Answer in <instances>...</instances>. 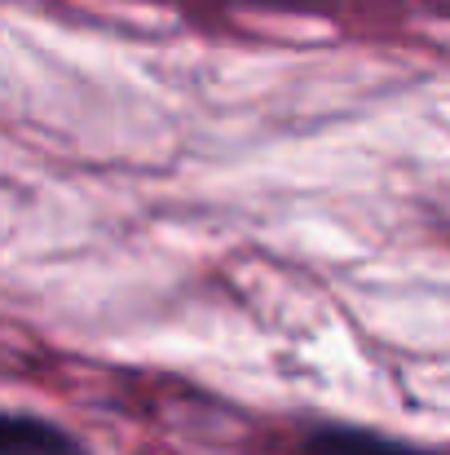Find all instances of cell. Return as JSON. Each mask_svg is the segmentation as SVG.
<instances>
[{
    "label": "cell",
    "mask_w": 450,
    "mask_h": 455,
    "mask_svg": "<svg viewBox=\"0 0 450 455\" xmlns=\"http://www.w3.org/2000/svg\"><path fill=\"white\" fill-rule=\"evenodd\" d=\"M300 455H446L429 451V447H411L402 438H384L375 429L362 425H336V420H318L300 434Z\"/></svg>",
    "instance_id": "6da1fadb"
},
{
    "label": "cell",
    "mask_w": 450,
    "mask_h": 455,
    "mask_svg": "<svg viewBox=\"0 0 450 455\" xmlns=\"http://www.w3.org/2000/svg\"><path fill=\"white\" fill-rule=\"evenodd\" d=\"M0 455H89V447L58 420H44L36 411H9L0 420Z\"/></svg>",
    "instance_id": "7a4b0ae2"
}]
</instances>
